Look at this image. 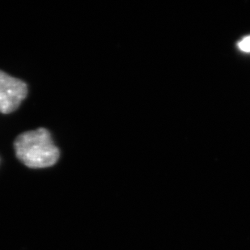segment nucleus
<instances>
[{
  "instance_id": "nucleus-1",
  "label": "nucleus",
  "mask_w": 250,
  "mask_h": 250,
  "mask_svg": "<svg viewBox=\"0 0 250 250\" xmlns=\"http://www.w3.org/2000/svg\"><path fill=\"white\" fill-rule=\"evenodd\" d=\"M17 158L32 168L50 167L59 158V150L45 128L22 133L14 142Z\"/></svg>"
},
{
  "instance_id": "nucleus-2",
  "label": "nucleus",
  "mask_w": 250,
  "mask_h": 250,
  "mask_svg": "<svg viewBox=\"0 0 250 250\" xmlns=\"http://www.w3.org/2000/svg\"><path fill=\"white\" fill-rule=\"evenodd\" d=\"M27 94L28 87L24 81L0 71V113L15 111Z\"/></svg>"
},
{
  "instance_id": "nucleus-3",
  "label": "nucleus",
  "mask_w": 250,
  "mask_h": 250,
  "mask_svg": "<svg viewBox=\"0 0 250 250\" xmlns=\"http://www.w3.org/2000/svg\"><path fill=\"white\" fill-rule=\"evenodd\" d=\"M239 50L244 53H250V35L246 36L237 43Z\"/></svg>"
}]
</instances>
